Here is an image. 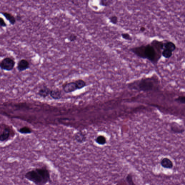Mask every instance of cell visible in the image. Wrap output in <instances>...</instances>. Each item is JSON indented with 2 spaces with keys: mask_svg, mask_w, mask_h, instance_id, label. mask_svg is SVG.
Listing matches in <instances>:
<instances>
[{
  "mask_svg": "<svg viewBox=\"0 0 185 185\" xmlns=\"http://www.w3.org/2000/svg\"><path fill=\"white\" fill-rule=\"evenodd\" d=\"M163 48V43L154 40L150 44L132 47L130 50L139 58L148 59L155 64L160 58L161 50Z\"/></svg>",
  "mask_w": 185,
  "mask_h": 185,
  "instance_id": "6da1fadb",
  "label": "cell"
},
{
  "mask_svg": "<svg viewBox=\"0 0 185 185\" xmlns=\"http://www.w3.org/2000/svg\"><path fill=\"white\" fill-rule=\"evenodd\" d=\"M25 177L36 185H45L51 180L49 170L44 167L28 171L25 174Z\"/></svg>",
  "mask_w": 185,
  "mask_h": 185,
  "instance_id": "7a4b0ae2",
  "label": "cell"
},
{
  "mask_svg": "<svg viewBox=\"0 0 185 185\" xmlns=\"http://www.w3.org/2000/svg\"><path fill=\"white\" fill-rule=\"evenodd\" d=\"M158 83V81L154 77L142 78L130 84L132 89L140 91H152Z\"/></svg>",
  "mask_w": 185,
  "mask_h": 185,
  "instance_id": "3957f363",
  "label": "cell"
},
{
  "mask_svg": "<svg viewBox=\"0 0 185 185\" xmlns=\"http://www.w3.org/2000/svg\"><path fill=\"white\" fill-rule=\"evenodd\" d=\"M15 64V61L13 59L10 57H6L1 60L0 68L2 70L10 71L14 69Z\"/></svg>",
  "mask_w": 185,
  "mask_h": 185,
  "instance_id": "277c9868",
  "label": "cell"
},
{
  "mask_svg": "<svg viewBox=\"0 0 185 185\" xmlns=\"http://www.w3.org/2000/svg\"><path fill=\"white\" fill-rule=\"evenodd\" d=\"M63 89L66 93H70L74 92L79 90L76 81L66 82L62 85Z\"/></svg>",
  "mask_w": 185,
  "mask_h": 185,
  "instance_id": "5b68a950",
  "label": "cell"
},
{
  "mask_svg": "<svg viewBox=\"0 0 185 185\" xmlns=\"http://www.w3.org/2000/svg\"><path fill=\"white\" fill-rule=\"evenodd\" d=\"M30 68V64L27 60L22 59L17 63V69L19 72L25 71Z\"/></svg>",
  "mask_w": 185,
  "mask_h": 185,
  "instance_id": "8992f818",
  "label": "cell"
},
{
  "mask_svg": "<svg viewBox=\"0 0 185 185\" xmlns=\"http://www.w3.org/2000/svg\"><path fill=\"white\" fill-rule=\"evenodd\" d=\"M10 134V130L8 126H4L1 132L0 135V141L1 142H4L8 140Z\"/></svg>",
  "mask_w": 185,
  "mask_h": 185,
  "instance_id": "52a82bcc",
  "label": "cell"
},
{
  "mask_svg": "<svg viewBox=\"0 0 185 185\" xmlns=\"http://www.w3.org/2000/svg\"><path fill=\"white\" fill-rule=\"evenodd\" d=\"M73 138L77 142L80 144H82L86 141L87 137L86 135L83 132L80 131L75 134Z\"/></svg>",
  "mask_w": 185,
  "mask_h": 185,
  "instance_id": "ba28073f",
  "label": "cell"
},
{
  "mask_svg": "<svg viewBox=\"0 0 185 185\" xmlns=\"http://www.w3.org/2000/svg\"><path fill=\"white\" fill-rule=\"evenodd\" d=\"M160 164L163 168L166 169H172L173 168L174 164L172 161L169 158L165 157L161 160Z\"/></svg>",
  "mask_w": 185,
  "mask_h": 185,
  "instance_id": "9c48e42d",
  "label": "cell"
},
{
  "mask_svg": "<svg viewBox=\"0 0 185 185\" xmlns=\"http://www.w3.org/2000/svg\"><path fill=\"white\" fill-rule=\"evenodd\" d=\"M1 13L5 17L6 20L8 21L10 25H13L16 24L17 21L16 17L12 13L5 11H1Z\"/></svg>",
  "mask_w": 185,
  "mask_h": 185,
  "instance_id": "30bf717a",
  "label": "cell"
},
{
  "mask_svg": "<svg viewBox=\"0 0 185 185\" xmlns=\"http://www.w3.org/2000/svg\"><path fill=\"white\" fill-rule=\"evenodd\" d=\"M51 90L46 86H44L39 90L38 94L40 97L46 98L50 94Z\"/></svg>",
  "mask_w": 185,
  "mask_h": 185,
  "instance_id": "8fae6325",
  "label": "cell"
},
{
  "mask_svg": "<svg viewBox=\"0 0 185 185\" xmlns=\"http://www.w3.org/2000/svg\"><path fill=\"white\" fill-rule=\"evenodd\" d=\"M50 96L54 100H59L62 98V93L61 90L58 89L51 90Z\"/></svg>",
  "mask_w": 185,
  "mask_h": 185,
  "instance_id": "7c38bea8",
  "label": "cell"
},
{
  "mask_svg": "<svg viewBox=\"0 0 185 185\" xmlns=\"http://www.w3.org/2000/svg\"><path fill=\"white\" fill-rule=\"evenodd\" d=\"M94 141L97 144L100 145H104L107 143V139L105 136L103 135H100L97 136Z\"/></svg>",
  "mask_w": 185,
  "mask_h": 185,
  "instance_id": "4fadbf2b",
  "label": "cell"
},
{
  "mask_svg": "<svg viewBox=\"0 0 185 185\" xmlns=\"http://www.w3.org/2000/svg\"><path fill=\"white\" fill-rule=\"evenodd\" d=\"M164 49L173 52L176 49L175 45L172 42L168 41L163 43Z\"/></svg>",
  "mask_w": 185,
  "mask_h": 185,
  "instance_id": "5bb4252c",
  "label": "cell"
},
{
  "mask_svg": "<svg viewBox=\"0 0 185 185\" xmlns=\"http://www.w3.org/2000/svg\"><path fill=\"white\" fill-rule=\"evenodd\" d=\"M19 133L22 134H30L33 132V130L31 128L27 126H24L18 130Z\"/></svg>",
  "mask_w": 185,
  "mask_h": 185,
  "instance_id": "9a60e30c",
  "label": "cell"
},
{
  "mask_svg": "<svg viewBox=\"0 0 185 185\" xmlns=\"http://www.w3.org/2000/svg\"><path fill=\"white\" fill-rule=\"evenodd\" d=\"M77 84V87L79 90L82 89L87 86L86 82L83 80L82 79H79L75 80Z\"/></svg>",
  "mask_w": 185,
  "mask_h": 185,
  "instance_id": "2e32d148",
  "label": "cell"
},
{
  "mask_svg": "<svg viewBox=\"0 0 185 185\" xmlns=\"http://www.w3.org/2000/svg\"><path fill=\"white\" fill-rule=\"evenodd\" d=\"M172 52L166 49H164L163 52H162V55L166 59L170 58L172 56Z\"/></svg>",
  "mask_w": 185,
  "mask_h": 185,
  "instance_id": "e0dca14e",
  "label": "cell"
},
{
  "mask_svg": "<svg viewBox=\"0 0 185 185\" xmlns=\"http://www.w3.org/2000/svg\"><path fill=\"white\" fill-rule=\"evenodd\" d=\"M126 180L128 185H136L133 181V176H132L131 174H128L126 177Z\"/></svg>",
  "mask_w": 185,
  "mask_h": 185,
  "instance_id": "ac0fdd59",
  "label": "cell"
},
{
  "mask_svg": "<svg viewBox=\"0 0 185 185\" xmlns=\"http://www.w3.org/2000/svg\"><path fill=\"white\" fill-rule=\"evenodd\" d=\"M110 22L114 25H117L118 22V17L116 15H112L109 18Z\"/></svg>",
  "mask_w": 185,
  "mask_h": 185,
  "instance_id": "d6986e66",
  "label": "cell"
},
{
  "mask_svg": "<svg viewBox=\"0 0 185 185\" xmlns=\"http://www.w3.org/2000/svg\"><path fill=\"white\" fill-rule=\"evenodd\" d=\"M121 36L125 40L131 41L132 40V37L130 34L127 33H122L121 34Z\"/></svg>",
  "mask_w": 185,
  "mask_h": 185,
  "instance_id": "ffe728a7",
  "label": "cell"
},
{
  "mask_svg": "<svg viewBox=\"0 0 185 185\" xmlns=\"http://www.w3.org/2000/svg\"><path fill=\"white\" fill-rule=\"evenodd\" d=\"M113 1H100V4L101 6L104 7H108L111 5Z\"/></svg>",
  "mask_w": 185,
  "mask_h": 185,
  "instance_id": "44dd1931",
  "label": "cell"
},
{
  "mask_svg": "<svg viewBox=\"0 0 185 185\" xmlns=\"http://www.w3.org/2000/svg\"><path fill=\"white\" fill-rule=\"evenodd\" d=\"M77 37L76 34H70L68 38V40L70 42H74L77 39Z\"/></svg>",
  "mask_w": 185,
  "mask_h": 185,
  "instance_id": "7402d4cb",
  "label": "cell"
},
{
  "mask_svg": "<svg viewBox=\"0 0 185 185\" xmlns=\"http://www.w3.org/2000/svg\"><path fill=\"white\" fill-rule=\"evenodd\" d=\"M176 102L179 103L185 104V96H179L175 99Z\"/></svg>",
  "mask_w": 185,
  "mask_h": 185,
  "instance_id": "603a6c76",
  "label": "cell"
},
{
  "mask_svg": "<svg viewBox=\"0 0 185 185\" xmlns=\"http://www.w3.org/2000/svg\"><path fill=\"white\" fill-rule=\"evenodd\" d=\"M0 26L3 28L6 27H7V24L2 17L0 18Z\"/></svg>",
  "mask_w": 185,
  "mask_h": 185,
  "instance_id": "cb8c5ba5",
  "label": "cell"
},
{
  "mask_svg": "<svg viewBox=\"0 0 185 185\" xmlns=\"http://www.w3.org/2000/svg\"><path fill=\"white\" fill-rule=\"evenodd\" d=\"M16 20L17 21H20L22 19V16L20 15H17L16 16Z\"/></svg>",
  "mask_w": 185,
  "mask_h": 185,
  "instance_id": "d4e9b609",
  "label": "cell"
},
{
  "mask_svg": "<svg viewBox=\"0 0 185 185\" xmlns=\"http://www.w3.org/2000/svg\"><path fill=\"white\" fill-rule=\"evenodd\" d=\"M146 30V28L145 27H141L140 28V31H141V32H144Z\"/></svg>",
  "mask_w": 185,
  "mask_h": 185,
  "instance_id": "484cf974",
  "label": "cell"
}]
</instances>
